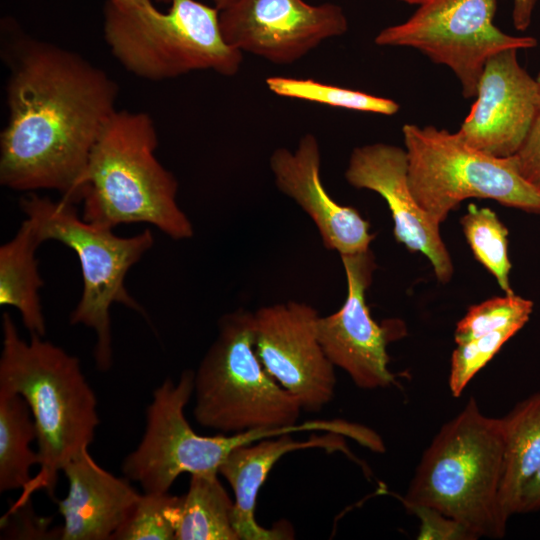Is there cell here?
<instances>
[{"label": "cell", "mask_w": 540, "mask_h": 540, "mask_svg": "<svg viewBox=\"0 0 540 540\" xmlns=\"http://www.w3.org/2000/svg\"><path fill=\"white\" fill-rule=\"evenodd\" d=\"M68 492L56 499L63 517L61 540H111L131 513L139 494L126 477L103 469L82 450L62 469Z\"/></svg>", "instance_id": "e0dca14e"}, {"label": "cell", "mask_w": 540, "mask_h": 540, "mask_svg": "<svg viewBox=\"0 0 540 540\" xmlns=\"http://www.w3.org/2000/svg\"><path fill=\"white\" fill-rule=\"evenodd\" d=\"M540 509V466L534 476L526 484L518 506L517 513H529Z\"/></svg>", "instance_id": "f546056e"}, {"label": "cell", "mask_w": 540, "mask_h": 540, "mask_svg": "<svg viewBox=\"0 0 540 540\" xmlns=\"http://www.w3.org/2000/svg\"><path fill=\"white\" fill-rule=\"evenodd\" d=\"M342 437L329 433L296 441L291 433H285L235 448L220 465L218 474L227 480L234 493L232 523L239 540L293 538L290 527L285 524L268 529L257 523L255 507L258 492L273 466L285 454L308 448L344 451Z\"/></svg>", "instance_id": "ac0fdd59"}, {"label": "cell", "mask_w": 540, "mask_h": 540, "mask_svg": "<svg viewBox=\"0 0 540 540\" xmlns=\"http://www.w3.org/2000/svg\"><path fill=\"white\" fill-rule=\"evenodd\" d=\"M518 331V328L510 327L457 344V348L452 353L449 375V388L452 395L459 397L475 374Z\"/></svg>", "instance_id": "4316f807"}, {"label": "cell", "mask_w": 540, "mask_h": 540, "mask_svg": "<svg viewBox=\"0 0 540 540\" xmlns=\"http://www.w3.org/2000/svg\"><path fill=\"white\" fill-rule=\"evenodd\" d=\"M0 393L21 395L30 407L37 432L39 470L10 506L31 501L45 490L55 501L58 473L87 449L100 424L97 398L78 357L30 335L23 339L8 312L2 315Z\"/></svg>", "instance_id": "7a4b0ae2"}, {"label": "cell", "mask_w": 540, "mask_h": 540, "mask_svg": "<svg viewBox=\"0 0 540 540\" xmlns=\"http://www.w3.org/2000/svg\"><path fill=\"white\" fill-rule=\"evenodd\" d=\"M37 432L29 405L18 394L0 393V491L23 489L39 465L31 447Z\"/></svg>", "instance_id": "7402d4cb"}, {"label": "cell", "mask_w": 540, "mask_h": 540, "mask_svg": "<svg viewBox=\"0 0 540 540\" xmlns=\"http://www.w3.org/2000/svg\"><path fill=\"white\" fill-rule=\"evenodd\" d=\"M518 51L502 50L486 61L476 99L458 130L471 146L497 157L517 153L537 106L536 77L520 65Z\"/></svg>", "instance_id": "5bb4252c"}, {"label": "cell", "mask_w": 540, "mask_h": 540, "mask_svg": "<svg viewBox=\"0 0 540 540\" xmlns=\"http://www.w3.org/2000/svg\"><path fill=\"white\" fill-rule=\"evenodd\" d=\"M497 0H422L404 22L382 29L378 46L410 47L457 77L465 98L476 96L486 61L506 49L537 45L530 36H512L494 23Z\"/></svg>", "instance_id": "30bf717a"}, {"label": "cell", "mask_w": 540, "mask_h": 540, "mask_svg": "<svg viewBox=\"0 0 540 540\" xmlns=\"http://www.w3.org/2000/svg\"><path fill=\"white\" fill-rule=\"evenodd\" d=\"M402 134L411 192L436 223L469 198L540 214V188L521 175L514 155H491L471 146L458 131L431 125L408 123Z\"/></svg>", "instance_id": "ba28073f"}, {"label": "cell", "mask_w": 540, "mask_h": 540, "mask_svg": "<svg viewBox=\"0 0 540 540\" xmlns=\"http://www.w3.org/2000/svg\"><path fill=\"white\" fill-rule=\"evenodd\" d=\"M538 98L529 131L514 155L519 172L531 184L540 188V72L536 76Z\"/></svg>", "instance_id": "f1b7e54d"}, {"label": "cell", "mask_w": 540, "mask_h": 540, "mask_svg": "<svg viewBox=\"0 0 540 540\" xmlns=\"http://www.w3.org/2000/svg\"><path fill=\"white\" fill-rule=\"evenodd\" d=\"M219 13L196 0H172L166 12L155 6L123 9L107 1L104 38L117 61L145 80L162 81L197 70L233 76L243 53L225 41Z\"/></svg>", "instance_id": "52a82bcc"}, {"label": "cell", "mask_w": 540, "mask_h": 540, "mask_svg": "<svg viewBox=\"0 0 540 540\" xmlns=\"http://www.w3.org/2000/svg\"><path fill=\"white\" fill-rule=\"evenodd\" d=\"M41 244L26 217L15 236L0 247V305L14 307L30 335L45 337L46 321L40 300L44 285L36 250Z\"/></svg>", "instance_id": "d6986e66"}, {"label": "cell", "mask_w": 540, "mask_h": 540, "mask_svg": "<svg viewBox=\"0 0 540 540\" xmlns=\"http://www.w3.org/2000/svg\"><path fill=\"white\" fill-rule=\"evenodd\" d=\"M158 2L171 3L172 0H157ZM219 11L224 10L234 4L237 0H211Z\"/></svg>", "instance_id": "d6a6232c"}, {"label": "cell", "mask_w": 540, "mask_h": 540, "mask_svg": "<svg viewBox=\"0 0 540 540\" xmlns=\"http://www.w3.org/2000/svg\"><path fill=\"white\" fill-rule=\"evenodd\" d=\"M269 163L277 188L311 218L327 249L340 256L369 250L374 235L368 221L334 201L322 184L320 147L313 134H305L294 152L275 149Z\"/></svg>", "instance_id": "2e32d148"}, {"label": "cell", "mask_w": 540, "mask_h": 540, "mask_svg": "<svg viewBox=\"0 0 540 540\" xmlns=\"http://www.w3.org/2000/svg\"><path fill=\"white\" fill-rule=\"evenodd\" d=\"M347 280V296L335 313L319 317L317 324L321 346L335 367L347 372L355 385L363 389L387 387L395 383L388 369L387 344L398 336V325L381 326L370 315L366 291L376 269L371 250L341 255Z\"/></svg>", "instance_id": "4fadbf2b"}, {"label": "cell", "mask_w": 540, "mask_h": 540, "mask_svg": "<svg viewBox=\"0 0 540 540\" xmlns=\"http://www.w3.org/2000/svg\"><path fill=\"white\" fill-rule=\"evenodd\" d=\"M8 118L0 134V183L50 189L81 202L92 150L118 110L117 83L80 54L31 38L4 49Z\"/></svg>", "instance_id": "6da1fadb"}, {"label": "cell", "mask_w": 540, "mask_h": 540, "mask_svg": "<svg viewBox=\"0 0 540 540\" xmlns=\"http://www.w3.org/2000/svg\"><path fill=\"white\" fill-rule=\"evenodd\" d=\"M538 0H513L512 21L516 30L525 31L531 24Z\"/></svg>", "instance_id": "4dcf8cb0"}, {"label": "cell", "mask_w": 540, "mask_h": 540, "mask_svg": "<svg viewBox=\"0 0 540 540\" xmlns=\"http://www.w3.org/2000/svg\"><path fill=\"white\" fill-rule=\"evenodd\" d=\"M404 2L408 4H419L422 0H403Z\"/></svg>", "instance_id": "836d02e7"}, {"label": "cell", "mask_w": 540, "mask_h": 540, "mask_svg": "<svg viewBox=\"0 0 540 540\" xmlns=\"http://www.w3.org/2000/svg\"><path fill=\"white\" fill-rule=\"evenodd\" d=\"M503 456L502 418L484 415L471 397L423 453L402 501L435 508L478 538H502L508 521L498 500Z\"/></svg>", "instance_id": "5b68a950"}, {"label": "cell", "mask_w": 540, "mask_h": 540, "mask_svg": "<svg viewBox=\"0 0 540 540\" xmlns=\"http://www.w3.org/2000/svg\"><path fill=\"white\" fill-rule=\"evenodd\" d=\"M420 519L418 540H475V535L461 522L426 505H406Z\"/></svg>", "instance_id": "83f0119b"}, {"label": "cell", "mask_w": 540, "mask_h": 540, "mask_svg": "<svg viewBox=\"0 0 540 540\" xmlns=\"http://www.w3.org/2000/svg\"><path fill=\"white\" fill-rule=\"evenodd\" d=\"M74 205L35 192L26 193L19 201L20 209L32 221L41 243L55 240L76 253L83 290L69 322L94 331L96 367L108 371L113 362L110 308L119 303L146 316L127 291L125 278L130 268L152 248L154 237L148 229L134 236H118L110 228L83 220Z\"/></svg>", "instance_id": "8992f818"}, {"label": "cell", "mask_w": 540, "mask_h": 540, "mask_svg": "<svg viewBox=\"0 0 540 540\" xmlns=\"http://www.w3.org/2000/svg\"><path fill=\"white\" fill-rule=\"evenodd\" d=\"M532 310L533 302L514 292L488 299L468 309L456 325L454 340L456 344H462L510 327L520 330L529 320Z\"/></svg>", "instance_id": "484cf974"}, {"label": "cell", "mask_w": 540, "mask_h": 540, "mask_svg": "<svg viewBox=\"0 0 540 540\" xmlns=\"http://www.w3.org/2000/svg\"><path fill=\"white\" fill-rule=\"evenodd\" d=\"M123 9H145L154 6L151 0H108Z\"/></svg>", "instance_id": "1f68e13d"}, {"label": "cell", "mask_w": 540, "mask_h": 540, "mask_svg": "<svg viewBox=\"0 0 540 540\" xmlns=\"http://www.w3.org/2000/svg\"><path fill=\"white\" fill-rule=\"evenodd\" d=\"M158 135L144 112L117 110L89 158L81 195L83 220L113 229L148 223L174 240L193 236L179 207L178 182L157 159Z\"/></svg>", "instance_id": "277c9868"}, {"label": "cell", "mask_w": 540, "mask_h": 540, "mask_svg": "<svg viewBox=\"0 0 540 540\" xmlns=\"http://www.w3.org/2000/svg\"><path fill=\"white\" fill-rule=\"evenodd\" d=\"M233 507L218 473L192 474L182 495L175 540H239L232 523Z\"/></svg>", "instance_id": "44dd1931"}, {"label": "cell", "mask_w": 540, "mask_h": 540, "mask_svg": "<svg viewBox=\"0 0 540 540\" xmlns=\"http://www.w3.org/2000/svg\"><path fill=\"white\" fill-rule=\"evenodd\" d=\"M253 317L254 348L265 370L302 410L319 412L334 397L336 376L318 338V311L289 301L261 307Z\"/></svg>", "instance_id": "8fae6325"}, {"label": "cell", "mask_w": 540, "mask_h": 540, "mask_svg": "<svg viewBox=\"0 0 540 540\" xmlns=\"http://www.w3.org/2000/svg\"><path fill=\"white\" fill-rule=\"evenodd\" d=\"M502 422L504 456L498 500L508 520L517 513L522 492L540 466V392L519 402Z\"/></svg>", "instance_id": "ffe728a7"}, {"label": "cell", "mask_w": 540, "mask_h": 540, "mask_svg": "<svg viewBox=\"0 0 540 540\" xmlns=\"http://www.w3.org/2000/svg\"><path fill=\"white\" fill-rule=\"evenodd\" d=\"M461 225L475 258L496 278L505 294L513 293L509 283L508 229L496 213L470 204Z\"/></svg>", "instance_id": "cb8c5ba5"}, {"label": "cell", "mask_w": 540, "mask_h": 540, "mask_svg": "<svg viewBox=\"0 0 540 540\" xmlns=\"http://www.w3.org/2000/svg\"><path fill=\"white\" fill-rule=\"evenodd\" d=\"M193 390L194 371L184 370L178 381L168 377L152 393L146 408L144 434L121 464L124 477L137 482L143 493H166L184 473H218L220 465L235 448L294 432L292 429H260L199 435L184 414Z\"/></svg>", "instance_id": "9c48e42d"}, {"label": "cell", "mask_w": 540, "mask_h": 540, "mask_svg": "<svg viewBox=\"0 0 540 540\" xmlns=\"http://www.w3.org/2000/svg\"><path fill=\"white\" fill-rule=\"evenodd\" d=\"M219 21L229 45L275 64L293 63L348 30L340 6L304 0H237Z\"/></svg>", "instance_id": "7c38bea8"}, {"label": "cell", "mask_w": 540, "mask_h": 540, "mask_svg": "<svg viewBox=\"0 0 540 540\" xmlns=\"http://www.w3.org/2000/svg\"><path fill=\"white\" fill-rule=\"evenodd\" d=\"M345 178L355 188L378 193L391 211L395 239L409 251L425 255L440 282L451 279L454 268L440 224L411 192L405 148L386 143L356 147L349 157Z\"/></svg>", "instance_id": "9a60e30c"}, {"label": "cell", "mask_w": 540, "mask_h": 540, "mask_svg": "<svg viewBox=\"0 0 540 540\" xmlns=\"http://www.w3.org/2000/svg\"><path fill=\"white\" fill-rule=\"evenodd\" d=\"M196 422L222 434L260 429L322 431L371 448L378 435L340 419L297 424L302 408L263 367L254 348L253 313L238 309L218 321L215 340L194 372Z\"/></svg>", "instance_id": "3957f363"}, {"label": "cell", "mask_w": 540, "mask_h": 540, "mask_svg": "<svg viewBox=\"0 0 540 540\" xmlns=\"http://www.w3.org/2000/svg\"><path fill=\"white\" fill-rule=\"evenodd\" d=\"M266 85L274 94L331 107L392 116L400 106L392 99L359 90L321 83L312 79L272 76Z\"/></svg>", "instance_id": "603a6c76"}, {"label": "cell", "mask_w": 540, "mask_h": 540, "mask_svg": "<svg viewBox=\"0 0 540 540\" xmlns=\"http://www.w3.org/2000/svg\"><path fill=\"white\" fill-rule=\"evenodd\" d=\"M181 496L143 493L111 540H175Z\"/></svg>", "instance_id": "d4e9b609"}]
</instances>
